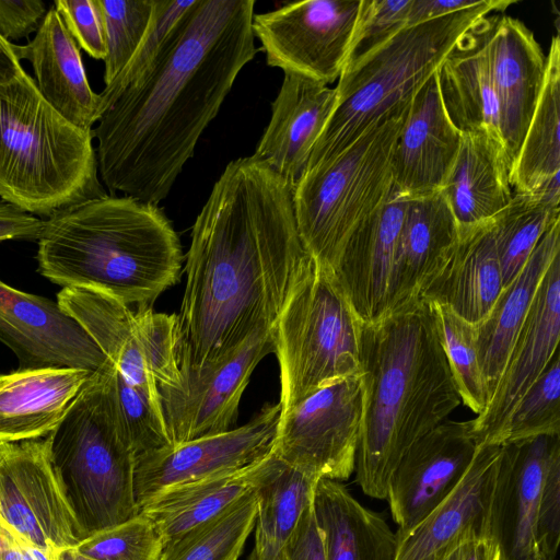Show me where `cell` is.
Returning <instances> with one entry per match:
<instances>
[{
    "label": "cell",
    "instance_id": "52",
    "mask_svg": "<svg viewBox=\"0 0 560 560\" xmlns=\"http://www.w3.org/2000/svg\"><path fill=\"white\" fill-rule=\"evenodd\" d=\"M23 71L24 69L14 52L13 44L0 36V84L15 80Z\"/></svg>",
    "mask_w": 560,
    "mask_h": 560
},
{
    "label": "cell",
    "instance_id": "26",
    "mask_svg": "<svg viewBox=\"0 0 560 560\" xmlns=\"http://www.w3.org/2000/svg\"><path fill=\"white\" fill-rule=\"evenodd\" d=\"M503 289L492 220L459 226L458 238L420 300L443 304L477 325Z\"/></svg>",
    "mask_w": 560,
    "mask_h": 560
},
{
    "label": "cell",
    "instance_id": "25",
    "mask_svg": "<svg viewBox=\"0 0 560 560\" xmlns=\"http://www.w3.org/2000/svg\"><path fill=\"white\" fill-rule=\"evenodd\" d=\"M19 60H27L44 100L65 119L84 131L98 120L100 95L89 83L79 47L54 7L35 37L13 44Z\"/></svg>",
    "mask_w": 560,
    "mask_h": 560
},
{
    "label": "cell",
    "instance_id": "42",
    "mask_svg": "<svg viewBox=\"0 0 560 560\" xmlns=\"http://www.w3.org/2000/svg\"><path fill=\"white\" fill-rule=\"evenodd\" d=\"M97 560H159L164 541L153 522L143 513L104 530L74 546Z\"/></svg>",
    "mask_w": 560,
    "mask_h": 560
},
{
    "label": "cell",
    "instance_id": "15",
    "mask_svg": "<svg viewBox=\"0 0 560 560\" xmlns=\"http://www.w3.org/2000/svg\"><path fill=\"white\" fill-rule=\"evenodd\" d=\"M280 417V404L266 405L241 427L139 454L133 471L139 506L167 488L236 471L261 460L273 451Z\"/></svg>",
    "mask_w": 560,
    "mask_h": 560
},
{
    "label": "cell",
    "instance_id": "8",
    "mask_svg": "<svg viewBox=\"0 0 560 560\" xmlns=\"http://www.w3.org/2000/svg\"><path fill=\"white\" fill-rule=\"evenodd\" d=\"M410 101L395 106L336 156L306 170L295 184L298 232L317 265L336 272L352 233L387 201L394 147Z\"/></svg>",
    "mask_w": 560,
    "mask_h": 560
},
{
    "label": "cell",
    "instance_id": "43",
    "mask_svg": "<svg viewBox=\"0 0 560 560\" xmlns=\"http://www.w3.org/2000/svg\"><path fill=\"white\" fill-rule=\"evenodd\" d=\"M191 2L192 0H155L152 24L143 43L118 77L98 93V118L127 85L137 81L148 70Z\"/></svg>",
    "mask_w": 560,
    "mask_h": 560
},
{
    "label": "cell",
    "instance_id": "38",
    "mask_svg": "<svg viewBox=\"0 0 560 560\" xmlns=\"http://www.w3.org/2000/svg\"><path fill=\"white\" fill-rule=\"evenodd\" d=\"M428 302V301H427ZM462 401L477 416L488 402V388L478 358L475 325L447 306L428 302Z\"/></svg>",
    "mask_w": 560,
    "mask_h": 560
},
{
    "label": "cell",
    "instance_id": "14",
    "mask_svg": "<svg viewBox=\"0 0 560 560\" xmlns=\"http://www.w3.org/2000/svg\"><path fill=\"white\" fill-rule=\"evenodd\" d=\"M0 520L45 550L83 540L50 464L46 438L0 443Z\"/></svg>",
    "mask_w": 560,
    "mask_h": 560
},
{
    "label": "cell",
    "instance_id": "35",
    "mask_svg": "<svg viewBox=\"0 0 560 560\" xmlns=\"http://www.w3.org/2000/svg\"><path fill=\"white\" fill-rule=\"evenodd\" d=\"M318 479L278 457L272 474L256 491L257 512L252 551L257 560L277 559L312 503Z\"/></svg>",
    "mask_w": 560,
    "mask_h": 560
},
{
    "label": "cell",
    "instance_id": "9",
    "mask_svg": "<svg viewBox=\"0 0 560 560\" xmlns=\"http://www.w3.org/2000/svg\"><path fill=\"white\" fill-rule=\"evenodd\" d=\"M361 325L336 273L313 260L272 328L281 413L320 387L360 373Z\"/></svg>",
    "mask_w": 560,
    "mask_h": 560
},
{
    "label": "cell",
    "instance_id": "31",
    "mask_svg": "<svg viewBox=\"0 0 560 560\" xmlns=\"http://www.w3.org/2000/svg\"><path fill=\"white\" fill-rule=\"evenodd\" d=\"M441 191L460 228L494 218L514 195L503 143L487 131L462 133Z\"/></svg>",
    "mask_w": 560,
    "mask_h": 560
},
{
    "label": "cell",
    "instance_id": "41",
    "mask_svg": "<svg viewBox=\"0 0 560 560\" xmlns=\"http://www.w3.org/2000/svg\"><path fill=\"white\" fill-rule=\"evenodd\" d=\"M113 386L122 427L135 457L171 444L160 401L129 382L115 365Z\"/></svg>",
    "mask_w": 560,
    "mask_h": 560
},
{
    "label": "cell",
    "instance_id": "51",
    "mask_svg": "<svg viewBox=\"0 0 560 560\" xmlns=\"http://www.w3.org/2000/svg\"><path fill=\"white\" fill-rule=\"evenodd\" d=\"M435 560H499V551L491 538H471L450 547Z\"/></svg>",
    "mask_w": 560,
    "mask_h": 560
},
{
    "label": "cell",
    "instance_id": "24",
    "mask_svg": "<svg viewBox=\"0 0 560 560\" xmlns=\"http://www.w3.org/2000/svg\"><path fill=\"white\" fill-rule=\"evenodd\" d=\"M336 102L335 88L284 73L271 118L254 154L293 188L306 171L312 149Z\"/></svg>",
    "mask_w": 560,
    "mask_h": 560
},
{
    "label": "cell",
    "instance_id": "5",
    "mask_svg": "<svg viewBox=\"0 0 560 560\" xmlns=\"http://www.w3.org/2000/svg\"><path fill=\"white\" fill-rule=\"evenodd\" d=\"M92 131L57 113L24 70L0 84V197L42 218L106 195Z\"/></svg>",
    "mask_w": 560,
    "mask_h": 560
},
{
    "label": "cell",
    "instance_id": "2",
    "mask_svg": "<svg viewBox=\"0 0 560 560\" xmlns=\"http://www.w3.org/2000/svg\"><path fill=\"white\" fill-rule=\"evenodd\" d=\"M255 0H192L148 70L92 129L98 173L114 195L158 205L259 50Z\"/></svg>",
    "mask_w": 560,
    "mask_h": 560
},
{
    "label": "cell",
    "instance_id": "36",
    "mask_svg": "<svg viewBox=\"0 0 560 560\" xmlns=\"http://www.w3.org/2000/svg\"><path fill=\"white\" fill-rule=\"evenodd\" d=\"M559 219L560 202L536 192L514 194L491 219L503 288L518 275L544 233Z\"/></svg>",
    "mask_w": 560,
    "mask_h": 560
},
{
    "label": "cell",
    "instance_id": "27",
    "mask_svg": "<svg viewBox=\"0 0 560 560\" xmlns=\"http://www.w3.org/2000/svg\"><path fill=\"white\" fill-rule=\"evenodd\" d=\"M458 233L457 221L441 190L407 197L388 314L420 301Z\"/></svg>",
    "mask_w": 560,
    "mask_h": 560
},
{
    "label": "cell",
    "instance_id": "34",
    "mask_svg": "<svg viewBox=\"0 0 560 560\" xmlns=\"http://www.w3.org/2000/svg\"><path fill=\"white\" fill-rule=\"evenodd\" d=\"M560 39H551L544 83L510 171L515 194L560 185Z\"/></svg>",
    "mask_w": 560,
    "mask_h": 560
},
{
    "label": "cell",
    "instance_id": "44",
    "mask_svg": "<svg viewBox=\"0 0 560 560\" xmlns=\"http://www.w3.org/2000/svg\"><path fill=\"white\" fill-rule=\"evenodd\" d=\"M410 3L411 0H362L346 66L406 27Z\"/></svg>",
    "mask_w": 560,
    "mask_h": 560
},
{
    "label": "cell",
    "instance_id": "4",
    "mask_svg": "<svg viewBox=\"0 0 560 560\" xmlns=\"http://www.w3.org/2000/svg\"><path fill=\"white\" fill-rule=\"evenodd\" d=\"M38 272L62 288H85L137 306L176 283L179 237L158 206L104 195L47 219L37 240Z\"/></svg>",
    "mask_w": 560,
    "mask_h": 560
},
{
    "label": "cell",
    "instance_id": "19",
    "mask_svg": "<svg viewBox=\"0 0 560 560\" xmlns=\"http://www.w3.org/2000/svg\"><path fill=\"white\" fill-rule=\"evenodd\" d=\"M560 434L502 444L490 511V535L499 560H535L540 492Z\"/></svg>",
    "mask_w": 560,
    "mask_h": 560
},
{
    "label": "cell",
    "instance_id": "22",
    "mask_svg": "<svg viewBox=\"0 0 560 560\" xmlns=\"http://www.w3.org/2000/svg\"><path fill=\"white\" fill-rule=\"evenodd\" d=\"M460 131L451 121L434 72L416 92L397 137L393 187L410 197L441 190L459 151Z\"/></svg>",
    "mask_w": 560,
    "mask_h": 560
},
{
    "label": "cell",
    "instance_id": "13",
    "mask_svg": "<svg viewBox=\"0 0 560 560\" xmlns=\"http://www.w3.org/2000/svg\"><path fill=\"white\" fill-rule=\"evenodd\" d=\"M275 353L272 329L252 336L237 351L199 371H180L176 383L158 385L171 444L233 429L253 371Z\"/></svg>",
    "mask_w": 560,
    "mask_h": 560
},
{
    "label": "cell",
    "instance_id": "3",
    "mask_svg": "<svg viewBox=\"0 0 560 560\" xmlns=\"http://www.w3.org/2000/svg\"><path fill=\"white\" fill-rule=\"evenodd\" d=\"M363 415L354 471L362 491L386 499L406 452L462 402L430 304L420 300L361 325Z\"/></svg>",
    "mask_w": 560,
    "mask_h": 560
},
{
    "label": "cell",
    "instance_id": "40",
    "mask_svg": "<svg viewBox=\"0 0 560 560\" xmlns=\"http://www.w3.org/2000/svg\"><path fill=\"white\" fill-rule=\"evenodd\" d=\"M553 434H560L559 351L516 405L504 443Z\"/></svg>",
    "mask_w": 560,
    "mask_h": 560
},
{
    "label": "cell",
    "instance_id": "1",
    "mask_svg": "<svg viewBox=\"0 0 560 560\" xmlns=\"http://www.w3.org/2000/svg\"><path fill=\"white\" fill-rule=\"evenodd\" d=\"M293 187L252 155L230 162L196 218L175 314L180 371H199L272 329L313 259Z\"/></svg>",
    "mask_w": 560,
    "mask_h": 560
},
{
    "label": "cell",
    "instance_id": "46",
    "mask_svg": "<svg viewBox=\"0 0 560 560\" xmlns=\"http://www.w3.org/2000/svg\"><path fill=\"white\" fill-rule=\"evenodd\" d=\"M47 11L42 0H0V36L11 42L36 33Z\"/></svg>",
    "mask_w": 560,
    "mask_h": 560
},
{
    "label": "cell",
    "instance_id": "21",
    "mask_svg": "<svg viewBox=\"0 0 560 560\" xmlns=\"http://www.w3.org/2000/svg\"><path fill=\"white\" fill-rule=\"evenodd\" d=\"M489 18L488 57L511 171L544 83L546 56L520 20Z\"/></svg>",
    "mask_w": 560,
    "mask_h": 560
},
{
    "label": "cell",
    "instance_id": "23",
    "mask_svg": "<svg viewBox=\"0 0 560 560\" xmlns=\"http://www.w3.org/2000/svg\"><path fill=\"white\" fill-rule=\"evenodd\" d=\"M501 454L502 444L477 447L456 488L398 544L396 560H435L463 540L491 538L490 511Z\"/></svg>",
    "mask_w": 560,
    "mask_h": 560
},
{
    "label": "cell",
    "instance_id": "30",
    "mask_svg": "<svg viewBox=\"0 0 560 560\" xmlns=\"http://www.w3.org/2000/svg\"><path fill=\"white\" fill-rule=\"evenodd\" d=\"M277 463L272 451L243 469L167 488L143 502L139 512L153 522L165 546L257 491Z\"/></svg>",
    "mask_w": 560,
    "mask_h": 560
},
{
    "label": "cell",
    "instance_id": "32",
    "mask_svg": "<svg viewBox=\"0 0 560 560\" xmlns=\"http://www.w3.org/2000/svg\"><path fill=\"white\" fill-rule=\"evenodd\" d=\"M558 255L560 219L544 233L522 270L502 289L487 316L475 325L478 358L488 388V400L528 314L540 281Z\"/></svg>",
    "mask_w": 560,
    "mask_h": 560
},
{
    "label": "cell",
    "instance_id": "45",
    "mask_svg": "<svg viewBox=\"0 0 560 560\" xmlns=\"http://www.w3.org/2000/svg\"><path fill=\"white\" fill-rule=\"evenodd\" d=\"M52 7L78 47L92 58L104 60L105 33L97 0H57Z\"/></svg>",
    "mask_w": 560,
    "mask_h": 560
},
{
    "label": "cell",
    "instance_id": "10",
    "mask_svg": "<svg viewBox=\"0 0 560 560\" xmlns=\"http://www.w3.org/2000/svg\"><path fill=\"white\" fill-rule=\"evenodd\" d=\"M57 303L92 337L116 369L159 400L158 385L180 376L175 341V314L150 305L137 310L103 292L62 288Z\"/></svg>",
    "mask_w": 560,
    "mask_h": 560
},
{
    "label": "cell",
    "instance_id": "18",
    "mask_svg": "<svg viewBox=\"0 0 560 560\" xmlns=\"http://www.w3.org/2000/svg\"><path fill=\"white\" fill-rule=\"evenodd\" d=\"M0 342L20 369H82L95 372L108 358L57 302L0 280Z\"/></svg>",
    "mask_w": 560,
    "mask_h": 560
},
{
    "label": "cell",
    "instance_id": "7",
    "mask_svg": "<svg viewBox=\"0 0 560 560\" xmlns=\"http://www.w3.org/2000/svg\"><path fill=\"white\" fill-rule=\"evenodd\" d=\"M514 3L481 0L475 7L406 26L348 63L337 80L332 113L312 149L306 170L336 156L395 106L410 101L468 30Z\"/></svg>",
    "mask_w": 560,
    "mask_h": 560
},
{
    "label": "cell",
    "instance_id": "48",
    "mask_svg": "<svg viewBox=\"0 0 560 560\" xmlns=\"http://www.w3.org/2000/svg\"><path fill=\"white\" fill-rule=\"evenodd\" d=\"M44 219L0 199V242L7 240L37 241Z\"/></svg>",
    "mask_w": 560,
    "mask_h": 560
},
{
    "label": "cell",
    "instance_id": "12",
    "mask_svg": "<svg viewBox=\"0 0 560 560\" xmlns=\"http://www.w3.org/2000/svg\"><path fill=\"white\" fill-rule=\"evenodd\" d=\"M362 0H306L254 14L253 34L270 67L330 84L340 77Z\"/></svg>",
    "mask_w": 560,
    "mask_h": 560
},
{
    "label": "cell",
    "instance_id": "16",
    "mask_svg": "<svg viewBox=\"0 0 560 560\" xmlns=\"http://www.w3.org/2000/svg\"><path fill=\"white\" fill-rule=\"evenodd\" d=\"M560 255L544 275L486 408L470 420L477 446L503 444L511 416L559 351Z\"/></svg>",
    "mask_w": 560,
    "mask_h": 560
},
{
    "label": "cell",
    "instance_id": "11",
    "mask_svg": "<svg viewBox=\"0 0 560 560\" xmlns=\"http://www.w3.org/2000/svg\"><path fill=\"white\" fill-rule=\"evenodd\" d=\"M362 415L360 373L329 383L281 413L273 451L310 476L346 480L354 471Z\"/></svg>",
    "mask_w": 560,
    "mask_h": 560
},
{
    "label": "cell",
    "instance_id": "33",
    "mask_svg": "<svg viewBox=\"0 0 560 560\" xmlns=\"http://www.w3.org/2000/svg\"><path fill=\"white\" fill-rule=\"evenodd\" d=\"M313 510L326 560H396V534L381 514L363 506L340 481L318 479Z\"/></svg>",
    "mask_w": 560,
    "mask_h": 560
},
{
    "label": "cell",
    "instance_id": "37",
    "mask_svg": "<svg viewBox=\"0 0 560 560\" xmlns=\"http://www.w3.org/2000/svg\"><path fill=\"white\" fill-rule=\"evenodd\" d=\"M256 491L223 513L166 544L159 560H228L242 553L254 530Z\"/></svg>",
    "mask_w": 560,
    "mask_h": 560
},
{
    "label": "cell",
    "instance_id": "6",
    "mask_svg": "<svg viewBox=\"0 0 560 560\" xmlns=\"http://www.w3.org/2000/svg\"><path fill=\"white\" fill-rule=\"evenodd\" d=\"M113 369L108 359L91 374L46 436L50 464L83 539L140 511L135 454L117 407Z\"/></svg>",
    "mask_w": 560,
    "mask_h": 560
},
{
    "label": "cell",
    "instance_id": "49",
    "mask_svg": "<svg viewBox=\"0 0 560 560\" xmlns=\"http://www.w3.org/2000/svg\"><path fill=\"white\" fill-rule=\"evenodd\" d=\"M0 560H54L52 550L38 548L0 520Z\"/></svg>",
    "mask_w": 560,
    "mask_h": 560
},
{
    "label": "cell",
    "instance_id": "17",
    "mask_svg": "<svg viewBox=\"0 0 560 560\" xmlns=\"http://www.w3.org/2000/svg\"><path fill=\"white\" fill-rule=\"evenodd\" d=\"M477 447L470 420L447 419L406 452L386 495L398 544L456 488Z\"/></svg>",
    "mask_w": 560,
    "mask_h": 560
},
{
    "label": "cell",
    "instance_id": "28",
    "mask_svg": "<svg viewBox=\"0 0 560 560\" xmlns=\"http://www.w3.org/2000/svg\"><path fill=\"white\" fill-rule=\"evenodd\" d=\"M92 373L47 368L0 374V443L46 438Z\"/></svg>",
    "mask_w": 560,
    "mask_h": 560
},
{
    "label": "cell",
    "instance_id": "54",
    "mask_svg": "<svg viewBox=\"0 0 560 560\" xmlns=\"http://www.w3.org/2000/svg\"><path fill=\"white\" fill-rule=\"evenodd\" d=\"M246 560H257V559H256V557H255L254 552H253V551H250V553H249V556L247 557V559H246ZM276 560H288V558H287V555H285L284 550H282V551L280 552V555L277 557V559H276Z\"/></svg>",
    "mask_w": 560,
    "mask_h": 560
},
{
    "label": "cell",
    "instance_id": "20",
    "mask_svg": "<svg viewBox=\"0 0 560 560\" xmlns=\"http://www.w3.org/2000/svg\"><path fill=\"white\" fill-rule=\"evenodd\" d=\"M407 208V197L392 189L376 212L348 240L336 277L361 323H375L389 313L395 258Z\"/></svg>",
    "mask_w": 560,
    "mask_h": 560
},
{
    "label": "cell",
    "instance_id": "50",
    "mask_svg": "<svg viewBox=\"0 0 560 560\" xmlns=\"http://www.w3.org/2000/svg\"><path fill=\"white\" fill-rule=\"evenodd\" d=\"M481 0H411L407 26L477 5Z\"/></svg>",
    "mask_w": 560,
    "mask_h": 560
},
{
    "label": "cell",
    "instance_id": "39",
    "mask_svg": "<svg viewBox=\"0 0 560 560\" xmlns=\"http://www.w3.org/2000/svg\"><path fill=\"white\" fill-rule=\"evenodd\" d=\"M102 14L106 56L105 86L125 69L152 24L155 0H97Z\"/></svg>",
    "mask_w": 560,
    "mask_h": 560
},
{
    "label": "cell",
    "instance_id": "29",
    "mask_svg": "<svg viewBox=\"0 0 560 560\" xmlns=\"http://www.w3.org/2000/svg\"><path fill=\"white\" fill-rule=\"evenodd\" d=\"M489 30L487 15L458 39L436 74L444 108L460 133L487 131L503 143L488 57Z\"/></svg>",
    "mask_w": 560,
    "mask_h": 560
},
{
    "label": "cell",
    "instance_id": "47",
    "mask_svg": "<svg viewBox=\"0 0 560 560\" xmlns=\"http://www.w3.org/2000/svg\"><path fill=\"white\" fill-rule=\"evenodd\" d=\"M283 550L288 560H326L323 537L313 510V501L302 514Z\"/></svg>",
    "mask_w": 560,
    "mask_h": 560
},
{
    "label": "cell",
    "instance_id": "53",
    "mask_svg": "<svg viewBox=\"0 0 560 560\" xmlns=\"http://www.w3.org/2000/svg\"><path fill=\"white\" fill-rule=\"evenodd\" d=\"M54 560H97L81 553L75 547L52 550Z\"/></svg>",
    "mask_w": 560,
    "mask_h": 560
},
{
    "label": "cell",
    "instance_id": "55",
    "mask_svg": "<svg viewBox=\"0 0 560 560\" xmlns=\"http://www.w3.org/2000/svg\"><path fill=\"white\" fill-rule=\"evenodd\" d=\"M240 556H241V553H236V555L230 557L228 560H238Z\"/></svg>",
    "mask_w": 560,
    "mask_h": 560
}]
</instances>
